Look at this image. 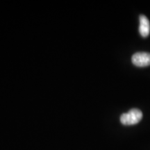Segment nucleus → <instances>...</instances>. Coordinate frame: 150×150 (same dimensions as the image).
<instances>
[{
	"instance_id": "obj_3",
	"label": "nucleus",
	"mask_w": 150,
	"mask_h": 150,
	"mask_svg": "<svg viewBox=\"0 0 150 150\" xmlns=\"http://www.w3.org/2000/svg\"><path fill=\"white\" fill-rule=\"evenodd\" d=\"M139 32L143 38L147 37L150 33V22L147 17L143 15L140 16Z\"/></svg>"
},
{
	"instance_id": "obj_2",
	"label": "nucleus",
	"mask_w": 150,
	"mask_h": 150,
	"mask_svg": "<svg viewBox=\"0 0 150 150\" xmlns=\"http://www.w3.org/2000/svg\"><path fill=\"white\" fill-rule=\"evenodd\" d=\"M133 64L137 67H147L150 65V54L147 52H137L132 56Z\"/></svg>"
},
{
	"instance_id": "obj_1",
	"label": "nucleus",
	"mask_w": 150,
	"mask_h": 150,
	"mask_svg": "<svg viewBox=\"0 0 150 150\" xmlns=\"http://www.w3.org/2000/svg\"><path fill=\"white\" fill-rule=\"evenodd\" d=\"M142 118V112L137 108H132L128 112L123 113L120 117V122L124 125H134L138 124Z\"/></svg>"
}]
</instances>
